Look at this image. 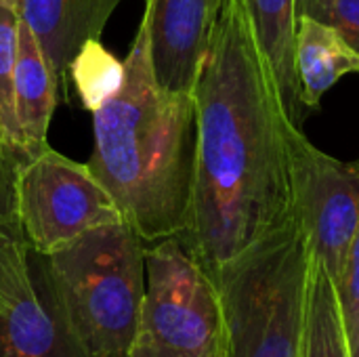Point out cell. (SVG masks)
<instances>
[{"label": "cell", "mask_w": 359, "mask_h": 357, "mask_svg": "<svg viewBox=\"0 0 359 357\" xmlns=\"http://www.w3.org/2000/svg\"><path fill=\"white\" fill-rule=\"evenodd\" d=\"M189 255L215 278L294 210L290 133L244 0H221L194 84Z\"/></svg>", "instance_id": "obj_1"}, {"label": "cell", "mask_w": 359, "mask_h": 357, "mask_svg": "<svg viewBox=\"0 0 359 357\" xmlns=\"http://www.w3.org/2000/svg\"><path fill=\"white\" fill-rule=\"evenodd\" d=\"M128 357H227L219 288L179 236L145 246V295Z\"/></svg>", "instance_id": "obj_5"}, {"label": "cell", "mask_w": 359, "mask_h": 357, "mask_svg": "<svg viewBox=\"0 0 359 357\" xmlns=\"http://www.w3.org/2000/svg\"><path fill=\"white\" fill-rule=\"evenodd\" d=\"M40 278L88 357H128L145 295V244L126 221L42 257Z\"/></svg>", "instance_id": "obj_4"}, {"label": "cell", "mask_w": 359, "mask_h": 357, "mask_svg": "<svg viewBox=\"0 0 359 357\" xmlns=\"http://www.w3.org/2000/svg\"><path fill=\"white\" fill-rule=\"evenodd\" d=\"M32 278L29 246L21 231L0 225V311L29 286Z\"/></svg>", "instance_id": "obj_17"}, {"label": "cell", "mask_w": 359, "mask_h": 357, "mask_svg": "<svg viewBox=\"0 0 359 357\" xmlns=\"http://www.w3.org/2000/svg\"><path fill=\"white\" fill-rule=\"evenodd\" d=\"M0 2H4V4H8L13 8H19V0H0Z\"/></svg>", "instance_id": "obj_22"}, {"label": "cell", "mask_w": 359, "mask_h": 357, "mask_svg": "<svg viewBox=\"0 0 359 357\" xmlns=\"http://www.w3.org/2000/svg\"><path fill=\"white\" fill-rule=\"evenodd\" d=\"M19 162L21 160L17 156L8 151H0V225L15 227V229H19L17 200H15V179H17Z\"/></svg>", "instance_id": "obj_20"}, {"label": "cell", "mask_w": 359, "mask_h": 357, "mask_svg": "<svg viewBox=\"0 0 359 357\" xmlns=\"http://www.w3.org/2000/svg\"><path fill=\"white\" fill-rule=\"evenodd\" d=\"M59 80L46 61L32 29L19 17V44L15 63V114L25 156L48 147L46 135L57 107Z\"/></svg>", "instance_id": "obj_11"}, {"label": "cell", "mask_w": 359, "mask_h": 357, "mask_svg": "<svg viewBox=\"0 0 359 357\" xmlns=\"http://www.w3.org/2000/svg\"><path fill=\"white\" fill-rule=\"evenodd\" d=\"M311 242L294 210L212 278L225 318L227 357H299Z\"/></svg>", "instance_id": "obj_3"}, {"label": "cell", "mask_w": 359, "mask_h": 357, "mask_svg": "<svg viewBox=\"0 0 359 357\" xmlns=\"http://www.w3.org/2000/svg\"><path fill=\"white\" fill-rule=\"evenodd\" d=\"M297 15L334 27L359 53V0H297Z\"/></svg>", "instance_id": "obj_18"}, {"label": "cell", "mask_w": 359, "mask_h": 357, "mask_svg": "<svg viewBox=\"0 0 359 357\" xmlns=\"http://www.w3.org/2000/svg\"><path fill=\"white\" fill-rule=\"evenodd\" d=\"M244 4L282 103L299 124L303 103L297 72V0H244Z\"/></svg>", "instance_id": "obj_12"}, {"label": "cell", "mask_w": 359, "mask_h": 357, "mask_svg": "<svg viewBox=\"0 0 359 357\" xmlns=\"http://www.w3.org/2000/svg\"><path fill=\"white\" fill-rule=\"evenodd\" d=\"M337 290L351 345V357H359V227L351 242L341 280L337 282Z\"/></svg>", "instance_id": "obj_19"}, {"label": "cell", "mask_w": 359, "mask_h": 357, "mask_svg": "<svg viewBox=\"0 0 359 357\" xmlns=\"http://www.w3.org/2000/svg\"><path fill=\"white\" fill-rule=\"evenodd\" d=\"M122 0H19V17L32 29L59 84L88 40H99Z\"/></svg>", "instance_id": "obj_10"}, {"label": "cell", "mask_w": 359, "mask_h": 357, "mask_svg": "<svg viewBox=\"0 0 359 357\" xmlns=\"http://www.w3.org/2000/svg\"><path fill=\"white\" fill-rule=\"evenodd\" d=\"M19 44V11L0 2V133L6 147L21 160L25 149L15 114V63Z\"/></svg>", "instance_id": "obj_16"}, {"label": "cell", "mask_w": 359, "mask_h": 357, "mask_svg": "<svg viewBox=\"0 0 359 357\" xmlns=\"http://www.w3.org/2000/svg\"><path fill=\"white\" fill-rule=\"evenodd\" d=\"M0 151H8V154H13V151L6 147V143H4V139H2V133H0ZM13 156H15V154H13ZM19 160H21V158H19Z\"/></svg>", "instance_id": "obj_21"}, {"label": "cell", "mask_w": 359, "mask_h": 357, "mask_svg": "<svg viewBox=\"0 0 359 357\" xmlns=\"http://www.w3.org/2000/svg\"><path fill=\"white\" fill-rule=\"evenodd\" d=\"M299 357H351L337 284L316 257L311 259Z\"/></svg>", "instance_id": "obj_14"}, {"label": "cell", "mask_w": 359, "mask_h": 357, "mask_svg": "<svg viewBox=\"0 0 359 357\" xmlns=\"http://www.w3.org/2000/svg\"><path fill=\"white\" fill-rule=\"evenodd\" d=\"M67 76L78 90L82 105L88 112H95L120 90L124 82V61H118L101 40H88L69 63Z\"/></svg>", "instance_id": "obj_15"}, {"label": "cell", "mask_w": 359, "mask_h": 357, "mask_svg": "<svg viewBox=\"0 0 359 357\" xmlns=\"http://www.w3.org/2000/svg\"><path fill=\"white\" fill-rule=\"evenodd\" d=\"M15 200L21 236L40 257L65 248L95 227L124 221L88 164L74 162L50 145L19 162Z\"/></svg>", "instance_id": "obj_6"}, {"label": "cell", "mask_w": 359, "mask_h": 357, "mask_svg": "<svg viewBox=\"0 0 359 357\" xmlns=\"http://www.w3.org/2000/svg\"><path fill=\"white\" fill-rule=\"evenodd\" d=\"M294 206L307 229L313 257L341 280L359 227V160L341 162L316 147L294 126L290 133Z\"/></svg>", "instance_id": "obj_7"}, {"label": "cell", "mask_w": 359, "mask_h": 357, "mask_svg": "<svg viewBox=\"0 0 359 357\" xmlns=\"http://www.w3.org/2000/svg\"><path fill=\"white\" fill-rule=\"evenodd\" d=\"M221 0H147L143 23L156 82L191 95Z\"/></svg>", "instance_id": "obj_8"}, {"label": "cell", "mask_w": 359, "mask_h": 357, "mask_svg": "<svg viewBox=\"0 0 359 357\" xmlns=\"http://www.w3.org/2000/svg\"><path fill=\"white\" fill-rule=\"evenodd\" d=\"M297 72L301 82V103L320 107L326 90L343 76L358 74L359 53L330 25L299 17L297 23Z\"/></svg>", "instance_id": "obj_13"}, {"label": "cell", "mask_w": 359, "mask_h": 357, "mask_svg": "<svg viewBox=\"0 0 359 357\" xmlns=\"http://www.w3.org/2000/svg\"><path fill=\"white\" fill-rule=\"evenodd\" d=\"M93 114L88 168L145 246L183 236L196 166L194 95L156 82L141 21L124 59L120 90Z\"/></svg>", "instance_id": "obj_2"}, {"label": "cell", "mask_w": 359, "mask_h": 357, "mask_svg": "<svg viewBox=\"0 0 359 357\" xmlns=\"http://www.w3.org/2000/svg\"><path fill=\"white\" fill-rule=\"evenodd\" d=\"M0 357H88L42 278L0 311Z\"/></svg>", "instance_id": "obj_9"}]
</instances>
